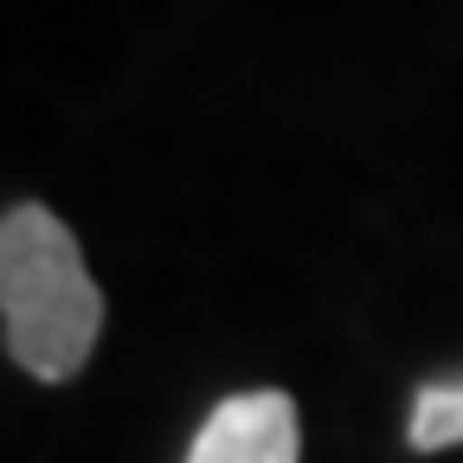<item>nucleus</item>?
<instances>
[{"instance_id":"1","label":"nucleus","mask_w":463,"mask_h":463,"mask_svg":"<svg viewBox=\"0 0 463 463\" xmlns=\"http://www.w3.org/2000/svg\"><path fill=\"white\" fill-rule=\"evenodd\" d=\"M0 322H7V354L33 380L84 373L103 328V297L71 225L33 200L7 206L0 219Z\"/></svg>"},{"instance_id":"3","label":"nucleus","mask_w":463,"mask_h":463,"mask_svg":"<svg viewBox=\"0 0 463 463\" xmlns=\"http://www.w3.org/2000/svg\"><path fill=\"white\" fill-rule=\"evenodd\" d=\"M412 450H450L463 444V380H431L412 399Z\"/></svg>"},{"instance_id":"2","label":"nucleus","mask_w":463,"mask_h":463,"mask_svg":"<svg viewBox=\"0 0 463 463\" xmlns=\"http://www.w3.org/2000/svg\"><path fill=\"white\" fill-rule=\"evenodd\" d=\"M187 463H297L289 392H232L225 405H213Z\"/></svg>"}]
</instances>
